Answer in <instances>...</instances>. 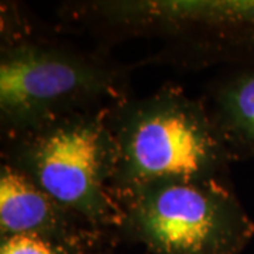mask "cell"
Returning a JSON list of instances; mask_svg holds the SVG:
<instances>
[{
    "label": "cell",
    "instance_id": "7",
    "mask_svg": "<svg viewBox=\"0 0 254 254\" xmlns=\"http://www.w3.org/2000/svg\"><path fill=\"white\" fill-rule=\"evenodd\" d=\"M205 105L233 163L254 157V64L230 66L209 82Z\"/></svg>",
    "mask_w": 254,
    "mask_h": 254
},
{
    "label": "cell",
    "instance_id": "1",
    "mask_svg": "<svg viewBox=\"0 0 254 254\" xmlns=\"http://www.w3.org/2000/svg\"><path fill=\"white\" fill-rule=\"evenodd\" d=\"M0 10L1 137L130 96L136 64L47 36L14 1H1Z\"/></svg>",
    "mask_w": 254,
    "mask_h": 254
},
{
    "label": "cell",
    "instance_id": "4",
    "mask_svg": "<svg viewBox=\"0 0 254 254\" xmlns=\"http://www.w3.org/2000/svg\"><path fill=\"white\" fill-rule=\"evenodd\" d=\"M109 110L72 113L1 137V163L24 174L89 225L115 236L120 208L110 192L116 154Z\"/></svg>",
    "mask_w": 254,
    "mask_h": 254
},
{
    "label": "cell",
    "instance_id": "8",
    "mask_svg": "<svg viewBox=\"0 0 254 254\" xmlns=\"http://www.w3.org/2000/svg\"><path fill=\"white\" fill-rule=\"evenodd\" d=\"M113 240H58L33 235L0 237V254H100Z\"/></svg>",
    "mask_w": 254,
    "mask_h": 254
},
{
    "label": "cell",
    "instance_id": "6",
    "mask_svg": "<svg viewBox=\"0 0 254 254\" xmlns=\"http://www.w3.org/2000/svg\"><path fill=\"white\" fill-rule=\"evenodd\" d=\"M33 235L58 240H115L63 206L24 174L0 165V237Z\"/></svg>",
    "mask_w": 254,
    "mask_h": 254
},
{
    "label": "cell",
    "instance_id": "3",
    "mask_svg": "<svg viewBox=\"0 0 254 254\" xmlns=\"http://www.w3.org/2000/svg\"><path fill=\"white\" fill-rule=\"evenodd\" d=\"M115 141L113 198L150 182L178 178L230 181L233 163L203 98H192L173 82L153 93L128 96L110 106Z\"/></svg>",
    "mask_w": 254,
    "mask_h": 254
},
{
    "label": "cell",
    "instance_id": "5",
    "mask_svg": "<svg viewBox=\"0 0 254 254\" xmlns=\"http://www.w3.org/2000/svg\"><path fill=\"white\" fill-rule=\"evenodd\" d=\"M118 242L150 254H242L254 222L230 181L178 178L150 182L119 198Z\"/></svg>",
    "mask_w": 254,
    "mask_h": 254
},
{
    "label": "cell",
    "instance_id": "9",
    "mask_svg": "<svg viewBox=\"0 0 254 254\" xmlns=\"http://www.w3.org/2000/svg\"><path fill=\"white\" fill-rule=\"evenodd\" d=\"M100 254H113V253H112V250H110V249H108V250L102 252V253H100Z\"/></svg>",
    "mask_w": 254,
    "mask_h": 254
},
{
    "label": "cell",
    "instance_id": "2",
    "mask_svg": "<svg viewBox=\"0 0 254 254\" xmlns=\"http://www.w3.org/2000/svg\"><path fill=\"white\" fill-rule=\"evenodd\" d=\"M58 18L106 50L125 40H158L157 53L137 68L254 64V0H81L63 3Z\"/></svg>",
    "mask_w": 254,
    "mask_h": 254
}]
</instances>
